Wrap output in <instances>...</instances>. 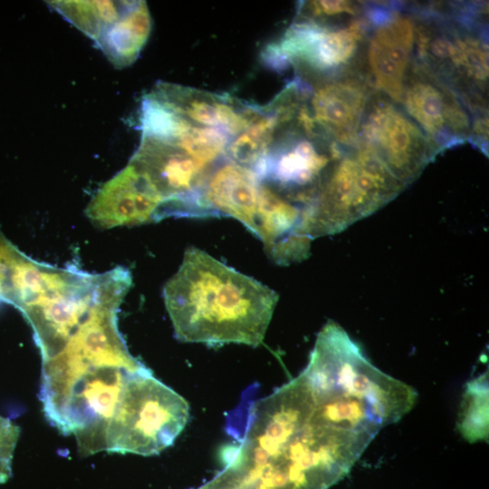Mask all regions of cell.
<instances>
[{"label":"cell","instance_id":"obj_7","mask_svg":"<svg viewBox=\"0 0 489 489\" xmlns=\"http://www.w3.org/2000/svg\"><path fill=\"white\" fill-rule=\"evenodd\" d=\"M345 149L300 123L281 128L265 156L252 169L302 212L312 201L325 175Z\"/></svg>","mask_w":489,"mask_h":489},{"label":"cell","instance_id":"obj_20","mask_svg":"<svg viewBox=\"0 0 489 489\" xmlns=\"http://www.w3.org/2000/svg\"><path fill=\"white\" fill-rule=\"evenodd\" d=\"M230 139L220 129L190 123L177 139L164 141L178 146L202 165L213 168L225 156Z\"/></svg>","mask_w":489,"mask_h":489},{"label":"cell","instance_id":"obj_16","mask_svg":"<svg viewBox=\"0 0 489 489\" xmlns=\"http://www.w3.org/2000/svg\"><path fill=\"white\" fill-rule=\"evenodd\" d=\"M151 31V17L145 1H128L120 18L96 43L116 67L130 65L146 44Z\"/></svg>","mask_w":489,"mask_h":489},{"label":"cell","instance_id":"obj_10","mask_svg":"<svg viewBox=\"0 0 489 489\" xmlns=\"http://www.w3.org/2000/svg\"><path fill=\"white\" fill-rule=\"evenodd\" d=\"M304 82L308 85L309 112L318 130L341 148L354 147L375 92L363 70L354 68Z\"/></svg>","mask_w":489,"mask_h":489},{"label":"cell","instance_id":"obj_13","mask_svg":"<svg viewBox=\"0 0 489 489\" xmlns=\"http://www.w3.org/2000/svg\"><path fill=\"white\" fill-rule=\"evenodd\" d=\"M149 94L189 122L220 129L231 139L264 110V107L245 104L230 96L168 82L157 83Z\"/></svg>","mask_w":489,"mask_h":489},{"label":"cell","instance_id":"obj_22","mask_svg":"<svg viewBox=\"0 0 489 489\" xmlns=\"http://www.w3.org/2000/svg\"><path fill=\"white\" fill-rule=\"evenodd\" d=\"M19 435V427L0 416V484L5 483L11 476L12 461Z\"/></svg>","mask_w":489,"mask_h":489},{"label":"cell","instance_id":"obj_18","mask_svg":"<svg viewBox=\"0 0 489 489\" xmlns=\"http://www.w3.org/2000/svg\"><path fill=\"white\" fill-rule=\"evenodd\" d=\"M277 129V120L265 106L256 120L230 139L225 156L252 170L267 153Z\"/></svg>","mask_w":489,"mask_h":489},{"label":"cell","instance_id":"obj_19","mask_svg":"<svg viewBox=\"0 0 489 489\" xmlns=\"http://www.w3.org/2000/svg\"><path fill=\"white\" fill-rule=\"evenodd\" d=\"M457 427L469 442L485 439L488 433V384L484 374L469 382L462 399Z\"/></svg>","mask_w":489,"mask_h":489},{"label":"cell","instance_id":"obj_15","mask_svg":"<svg viewBox=\"0 0 489 489\" xmlns=\"http://www.w3.org/2000/svg\"><path fill=\"white\" fill-rule=\"evenodd\" d=\"M259 180L250 169L230 160L216 165L200 191L202 217L230 216L254 235Z\"/></svg>","mask_w":489,"mask_h":489},{"label":"cell","instance_id":"obj_9","mask_svg":"<svg viewBox=\"0 0 489 489\" xmlns=\"http://www.w3.org/2000/svg\"><path fill=\"white\" fill-rule=\"evenodd\" d=\"M401 107L438 152L473 140L476 120L459 97L414 61L405 82Z\"/></svg>","mask_w":489,"mask_h":489},{"label":"cell","instance_id":"obj_1","mask_svg":"<svg viewBox=\"0 0 489 489\" xmlns=\"http://www.w3.org/2000/svg\"><path fill=\"white\" fill-rule=\"evenodd\" d=\"M256 387L228 415L223 469L197 489H328L376 436L329 416L301 373L267 396Z\"/></svg>","mask_w":489,"mask_h":489},{"label":"cell","instance_id":"obj_2","mask_svg":"<svg viewBox=\"0 0 489 489\" xmlns=\"http://www.w3.org/2000/svg\"><path fill=\"white\" fill-rule=\"evenodd\" d=\"M163 297L177 339L209 346L260 345L278 301L271 288L196 247Z\"/></svg>","mask_w":489,"mask_h":489},{"label":"cell","instance_id":"obj_17","mask_svg":"<svg viewBox=\"0 0 489 489\" xmlns=\"http://www.w3.org/2000/svg\"><path fill=\"white\" fill-rule=\"evenodd\" d=\"M50 6L97 43L120 18L128 1H49Z\"/></svg>","mask_w":489,"mask_h":489},{"label":"cell","instance_id":"obj_12","mask_svg":"<svg viewBox=\"0 0 489 489\" xmlns=\"http://www.w3.org/2000/svg\"><path fill=\"white\" fill-rule=\"evenodd\" d=\"M162 197L131 162L105 182L85 213L101 229L159 221Z\"/></svg>","mask_w":489,"mask_h":489},{"label":"cell","instance_id":"obj_11","mask_svg":"<svg viewBox=\"0 0 489 489\" xmlns=\"http://www.w3.org/2000/svg\"><path fill=\"white\" fill-rule=\"evenodd\" d=\"M374 29L365 44L362 65L375 91L400 105L405 82L416 55V18L391 12L379 19L370 15Z\"/></svg>","mask_w":489,"mask_h":489},{"label":"cell","instance_id":"obj_3","mask_svg":"<svg viewBox=\"0 0 489 489\" xmlns=\"http://www.w3.org/2000/svg\"><path fill=\"white\" fill-rule=\"evenodd\" d=\"M406 187L373 154L345 149L303 213L310 239L336 234L396 197Z\"/></svg>","mask_w":489,"mask_h":489},{"label":"cell","instance_id":"obj_14","mask_svg":"<svg viewBox=\"0 0 489 489\" xmlns=\"http://www.w3.org/2000/svg\"><path fill=\"white\" fill-rule=\"evenodd\" d=\"M255 224V235L276 264L286 265L308 256L311 239L305 233L302 207L263 182H259Z\"/></svg>","mask_w":489,"mask_h":489},{"label":"cell","instance_id":"obj_8","mask_svg":"<svg viewBox=\"0 0 489 489\" xmlns=\"http://www.w3.org/2000/svg\"><path fill=\"white\" fill-rule=\"evenodd\" d=\"M355 146L373 154L405 187L439 153L401 105L377 91L369 102Z\"/></svg>","mask_w":489,"mask_h":489},{"label":"cell","instance_id":"obj_5","mask_svg":"<svg viewBox=\"0 0 489 489\" xmlns=\"http://www.w3.org/2000/svg\"><path fill=\"white\" fill-rule=\"evenodd\" d=\"M189 417L187 401L151 370L130 378L109 423L106 451L153 455L171 446Z\"/></svg>","mask_w":489,"mask_h":489},{"label":"cell","instance_id":"obj_4","mask_svg":"<svg viewBox=\"0 0 489 489\" xmlns=\"http://www.w3.org/2000/svg\"><path fill=\"white\" fill-rule=\"evenodd\" d=\"M415 61L447 85L476 119L487 114L488 47L468 22L440 14L416 18Z\"/></svg>","mask_w":489,"mask_h":489},{"label":"cell","instance_id":"obj_6","mask_svg":"<svg viewBox=\"0 0 489 489\" xmlns=\"http://www.w3.org/2000/svg\"><path fill=\"white\" fill-rule=\"evenodd\" d=\"M370 25L369 17L331 24L300 15L262 58L275 70L292 65L307 82L360 68Z\"/></svg>","mask_w":489,"mask_h":489},{"label":"cell","instance_id":"obj_21","mask_svg":"<svg viewBox=\"0 0 489 489\" xmlns=\"http://www.w3.org/2000/svg\"><path fill=\"white\" fill-rule=\"evenodd\" d=\"M360 6L352 1H311L306 2L300 10V15L317 21L349 20L360 14Z\"/></svg>","mask_w":489,"mask_h":489}]
</instances>
